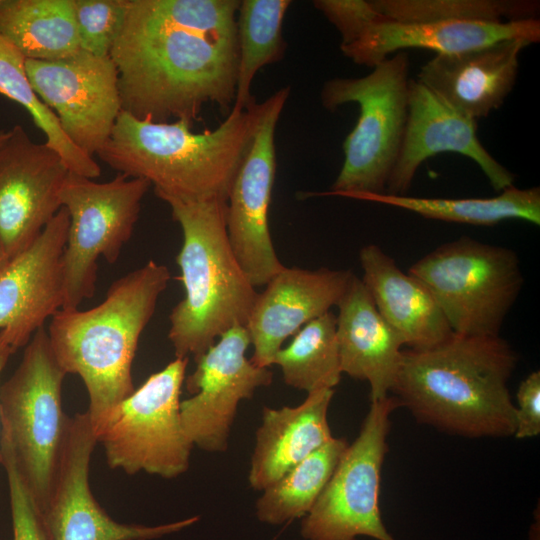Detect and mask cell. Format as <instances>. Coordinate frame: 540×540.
Listing matches in <instances>:
<instances>
[{
	"label": "cell",
	"instance_id": "obj_2",
	"mask_svg": "<svg viewBox=\"0 0 540 540\" xmlns=\"http://www.w3.org/2000/svg\"><path fill=\"white\" fill-rule=\"evenodd\" d=\"M518 356L498 336L452 333L424 349L403 350L391 392L422 424L466 438L514 435L508 381Z\"/></svg>",
	"mask_w": 540,
	"mask_h": 540
},
{
	"label": "cell",
	"instance_id": "obj_13",
	"mask_svg": "<svg viewBox=\"0 0 540 540\" xmlns=\"http://www.w3.org/2000/svg\"><path fill=\"white\" fill-rule=\"evenodd\" d=\"M96 444L88 412L70 417L48 497L39 508L48 540H153L199 520L194 516L147 526L113 519L97 502L89 484Z\"/></svg>",
	"mask_w": 540,
	"mask_h": 540
},
{
	"label": "cell",
	"instance_id": "obj_36",
	"mask_svg": "<svg viewBox=\"0 0 540 540\" xmlns=\"http://www.w3.org/2000/svg\"><path fill=\"white\" fill-rule=\"evenodd\" d=\"M15 351L11 344L9 335L5 330L0 331V375L12 353ZM1 462V453H0Z\"/></svg>",
	"mask_w": 540,
	"mask_h": 540
},
{
	"label": "cell",
	"instance_id": "obj_7",
	"mask_svg": "<svg viewBox=\"0 0 540 540\" xmlns=\"http://www.w3.org/2000/svg\"><path fill=\"white\" fill-rule=\"evenodd\" d=\"M66 375L42 327L0 386V431L38 508L48 497L70 419L62 405Z\"/></svg>",
	"mask_w": 540,
	"mask_h": 540
},
{
	"label": "cell",
	"instance_id": "obj_28",
	"mask_svg": "<svg viewBox=\"0 0 540 540\" xmlns=\"http://www.w3.org/2000/svg\"><path fill=\"white\" fill-rule=\"evenodd\" d=\"M347 446L344 438H331L264 489L255 505L258 520L281 525L303 518L321 494Z\"/></svg>",
	"mask_w": 540,
	"mask_h": 540
},
{
	"label": "cell",
	"instance_id": "obj_34",
	"mask_svg": "<svg viewBox=\"0 0 540 540\" xmlns=\"http://www.w3.org/2000/svg\"><path fill=\"white\" fill-rule=\"evenodd\" d=\"M313 5L338 30L341 45L353 43L373 25L385 21L370 1L315 0Z\"/></svg>",
	"mask_w": 540,
	"mask_h": 540
},
{
	"label": "cell",
	"instance_id": "obj_26",
	"mask_svg": "<svg viewBox=\"0 0 540 540\" xmlns=\"http://www.w3.org/2000/svg\"><path fill=\"white\" fill-rule=\"evenodd\" d=\"M343 197L390 205L446 222L492 226L507 219H520L540 224L539 187L520 189L513 185L492 198H426L387 193H352Z\"/></svg>",
	"mask_w": 540,
	"mask_h": 540
},
{
	"label": "cell",
	"instance_id": "obj_19",
	"mask_svg": "<svg viewBox=\"0 0 540 540\" xmlns=\"http://www.w3.org/2000/svg\"><path fill=\"white\" fill-rule=\"evenodd\" d=\"M354 274L350 270L283 267L258 293L245 325L251 362L269 368L283 342L337 306Z\"/></svg>",
	"mask_w": 540,
	"mask_h": 540
},
{
	"label": "cell",
	"instance_id": "obj_16",
	"mask_svg": "<svg viewBox=\"0 0 540 540\" xmlns=\"http://www.w3.org/2000/svg\"><path fill=\"white\" fill-rule=\"evenodd\" d=\"M69 169L17 124L0 147V241L10 260L28 249L62 207Z\"/></svg>",
	"mask_w": 540,
	"mask_h": 540
},
{
	"label": "cell",
	"instance_id": "obj_31",
	"mask_svg": "<svg viewBox=\"0 0 540 540\" xmlns=\"http://www.w3.org/2000/svg\"><path fill=\"white\" fill-rule=\"evenodd\" d=\"M374 9L386 21L506 22L535 18L538 1L530 0H374Z\"/></svg>",
	"mask_w": 540,
	"mask_h": 540
},
{
	"label": "cell",
	"instance_id": "obj_32",
	"mask_svg": "<svg viewBox=\"0 0 540 540\" xmlns=\"http://www.w3.org/2000/svg\"><path fill=\"white\" fill-rule=\"evenodd\" d=\"M81 50L109 56L126 19L128 0H73Z\"/></svg>",
	"mask_w": 540,
	"mask_h": 540
},
{
	"label": "cell",
	"instance_id": "obj_23",
	"mask_svg": "<svg viewBox=\"0 0 540 540\" xmlns=\"http://www.w3.org/2000/svg\"><path fill=\"white\" fill-rule=\"evenodd\" d=\"M362 282L378 312L409 349L434 346L453 331L429 289L375 244L359 252Z\"/></svg>",
	"mask_w": 540,
	"mask_h": 540
},
{
	"label": "cell",
	"instance_id": "obj_1",
	"mask_svg": "<svg viewBox=\"0 0 540 540\" xmlns=\"http://www.w3.org/2000/svg\"><path fill=\"white\" fill-rule=\"evenodd\" d=\"M237 0H128L110 51L122 111L193 125L204 105L232 108L238 67Z\"/></svg>",
	"mask_w": 540,
	"mask_h": 540
},
{
	"label": "cell",
	"instance_id": "obj_15",
	"mask_svg": "<svg viewBox=\"0 0 540 540\" xmlns=\"http://www.w3.org/2000/svg\"><path fill=\"white\" fill-rule=\"evenodd\" d=\"M250 344L246 327L235 326L195 360V370L185 379L193 396L180 402L181 423L193 446L224 452L240 402L272 383L269 368L246 358Z\"/></svg>",
	"mask_w": 540,
	"mask_h": 540
},
{
	"label": "cell",
	"instance_id": "obj_6",
	"mask_svg": "<svg viewBox=\"0 0 540 540\" xmlns=\"http://www.w3.org/2000/svg\"><path fill=\"white\" fill-rule=\"evenodd\" d=\"M410 57L399 51L358 78H333L321 90L328 110L346 103L359 106V117L343 143L344 161L327 192L385 193L402 144L407 114Z\"/></svg>",
	"mask_w": 540,
	"mask_h": 540
},
{
	"label": "cell",
	"instance_id": "obj_14",
	"mask_svg": "<svg viewBox=\"0 0 540 540\" xmlns=\"http://www.w3.org/2000/svg\"><path fill=\"white\" fill-rule=\"evenodd\" d=\"M25 70L67 137L90 156L97 154L122 111L118 72L110 56L80 49L58 60L25 59Z\"/></svg>",
	"mask_w": 540,
	"mask_h": 540
},
{
	"label": "cell",
	"instance_id": "obj_9",
	"mask_svg": "<svg viewBox=\"0 0 540 540\" xmlns=\"http://www.w3.org/2000/svg\"><path fill=\"white\" fill-rule=\"evenodd\" d=\"M187 364L188 358L175 357L92 425L109 467L165 479L188 470L194 446L180 418Z\"/></svg>",
	"mask_w": 540,
	"mask_h": 540
},
{
	"label": "cell",
	"instance_id": "obj_30",
	"mask_svg": "<svg viewBox=\"0 0 540 540\" xmlns=\"http://www.w3.org/2000/svg\"><path fill=\"white\" fill-rule=\"evenodd\" d=\"M25 57L0 35V95L21 105L45 135V144L56 151L70 172L95 179L101 168L63 132L55 113L38 97L25 70Z\"/></svg>",
	"mask_w": 540,
	"mask_h": 540
},
{
	"label": "cell",
	"instance_id": "obj_5",
	"mask_svg": "<svg viewBox=\"0 0 540 540\" xmlns=\"http://www.w3.org/2000/svg\"><path fill=\"white\" fill-rule=\"evenodd\" d=\"M160 199L183 234L176 262L185 296L169 315L168 339L176 358L195 361L226 331L246 325L258 293L230 246L227 200Z\"/></svg>",
	"mask_w": 540,
	"mask_h": 540
},
{
	"label": "cell",
	"instance_id": "obj_18",
	"mask_svg": "<svg viewBox=\"0 0 540 540\" xmlns=\"http://www.w3.org/2000/svg\"><path fill=\"white\" fill-rule=\"evenodd\" d=\"M69 228L64 207L0 275V331L16 350L62 308V256Z\"/></svg>",
	"mask_w": 540,
	"mask_h": 540
},
{
	"label": "cell",
	"instance_id": "obj_22",
	"mask_svg": "<svg viewBox=\"0 0 540 540\" xmlns=\"http://www.w3.org/2000/svg\"><path fill=\"white\" fill-rule=\"evenodd\" d=\"M337 307L336 337L341 372L367 381L371 401L384 399L396 380L403 342L380 315L356 275L352 276Z\"/></svg>",
	"mask_w": 540,
	"mask_h": 540
},
{
	"label": "cell",
	"instance_id": "obj_37",
	"mask_svg": "<svg viewBox=\"0 0 540 540\" xmlns=\"http://www.w3.org/2000/svg\"><path fill=\"white\" fill-rule=\"evenodd\" d=\"M10 262V259L5 253V250L3 248V245L0 241V275L3 273V271L6 269Z\"/></svg>",
	"mask_w": 540,
	"mask_h": 540
},
{
	"label": "cell",
	"instance_id": "obj_10",
	"mask_svg": "<svg viewBox=\"0 0 540 540\" xmlns=\"http://www.w3.org/2000/svg\"><path fill=\"white\" fill-rule=\"evenodd\" d=\"M150 186L145 179L120 173L110 181L96 182L69 171L61 190V204L69 215L61 309H76L94 295L98 258L117 261Z\"/></svg>",
	"mask_w": 540,
	"mask_h": 540
},
{
	"label": "cell",
	"instance_id": "obj_29",
	"mask_svg": "<svg viewBox=\"0 0 540 540\" xmlns=\"http://www.w3.org/2000/svg\"><path fill=\"white\" fill-rule=\"evenodd\" d=\"M336 322L332 312L323 314L304 325L291 343L277 352L273 365L281 368L287 385L307 393L338 385L342 372Z\"/></svg>",
	"mask_w": 540,
	"mask_h": 540
},
{
	"label": "cell",
	"instance_id": "obj_11",
	"mask_svg": "<svg viewBox=\"0 0 540 540\" xmlns=\"http://www.w3.org/2000/svg\"><path fill=\"white\" fill-rule=\"evenodd\" d=\"M398 407L394 396L371 401L358 436L301 520L300 534L305 540H357L359 536L395 540L381 518L379 491L390 415Z\"/></svg>",
	"mask_w": 540,
	"mask_h": 540
},
{
	"label": "cell",
	"instance_id": "obj_25",
	"mask_svg": "<svg viewBox=\"0 0 540 540\" xmlns=\"http://www.w3.org/2000/svg\"><path fill=\"white\" fill-rule=\"evenodd\" d=\"M0 35L26 59L58 60L80 50L73 0H0Z\"/></svg>",
	"mask_w": 540,
	"mask_h": 540
},
{
	"label": "cell",
	"instance_id": "obj_33",
	"mask_svg": "<svg viewBox=\"0 0 540 540\" xmlns=\"http://www.w3.org/2000/svg\"><path fill=\"white\" fill-rule=\"evenodd\" d=\"M0 453L8 483L12 540H48L40 510L18 469L9 440L1 432Z\"/></svg>",
	"mask_w": 540,
	"mask_h": 540
},
{
	"label": "cell",
	"instance_id": "obj_24",
	"mask_svg": "<svg viewBox=\"0 0 540 540\" xmlns=\"http://www.w3.org/2000/svg\"><path fill=\"white\" fill-rule=\"evenodd\" d=\"M333 395L334 389H321L295 407H263L248 476L254 490L263 491L333 438L328 423Z\"/></svg>",
	"mask_w": 540,
	"mask_h": 540
},
{
	"label": "cell",
	"instance_id": "obj_12",
	"mask_svg": "<svg viewBox=\"0 0 540 540\" xmlns=\"http://www.w3.org/2000/svg\"><path fill=\"white\" fill-rule=\"evenodd\" d=\"M289 96L284 87L261 103L260 116L227 198L230 246L251 284L265 286L284 266L273 246L268 213L276 172L275 130Z\"/></svg>",
	"mask_w": 540,
	"mask_h": 540
},
{
	"label": "cell",
	"instance_id": "obj_4",
	"mask_svg": "<svg viewBox=\"0 0 540 540\" xmlns=\"http://www.w3.org/2000/svg\"><path fill=\"white\" fill-rule=\"evenodd\" d=\"M169 280L168 268L149 260L113 282L97 306L60 309L51 317V349L66 374L81 378L92 425L135 390L132 365L139 339Z\"/></svg>",
	"mask_w": 540,
	"mask_h": 540
},
{
	"label": "cell",
	"instance_id": "obj_20",
	"mask_svg": "<svg viewBox=\"0 0 540 540\" xmlns=\"http://www.w3.org/2000/svg\"><path fill=\"white\" fill-rule=\"evenodd\" d=\"M531 43L509 39L466 51L439 54L418 81L459 114L476 120L498 109L512 91L521 51Z\"/></svg>",
	"mask_w": 540,
	"mask_h": 540
},
{
	"label": "cell",
	"instance_id": "obj_17",
	"mask_svg": "<svg viewBox=\"0 0 540 540\" xmlns=\"http://www.w3.org/2000/svg\"><path fill=\"white\" fill-rule=\"evenodd\" d=\"M476 130V120L459 114L425 85L411 79L405 132L385 193L405 195L420 165L444 152L473 160L496 191L513 186L514 174L485 149Z\"/></svg>",
	"mask_w": 540,
	"mask_h": 540
},
{
	"label": "cell",
	"instance_id": "obj_27",
	"mask_svg": "<svg viewBox=\"0 0 540 540\" xmlns=\"http://www.w3.org/2000/svg\"><path fill=\"white\" fill-rule=\"evenodd\" d=\"M290 0H242L236 26L238 67L235 99L229 112L239 113L254 100L250 87L256 73L264 66L279 61L286 44L282 24L291 5Z\"/></svg>",
	"mask_w": 540,
	"mask_h": 540
},
{
	"label": "cell",
	"instance_id": "obj_35",
	"mask_svg": "<svg viewBox=\"0 0 540 540\" xmlns=\"http://www.w3.org/2000/svg\"><path fill=\"white\" fill-rule=\"evenodd\" d=\"M514 437L533 438L540 434V372L530 373L519 385Z\"/></svg>",
	"mask_w": 540,
	"mask_h": 540
},
{
	"label": "cell",
	"instance_id": "obj_21",
	"mask_svg": "<svg viewBox=\"0 0 540 540\" xmlns=\"http://www.w3.org/2000/svg\"><path fill=\"white\" fill-rule=\"evenodd\" d=\"M509 39L540 41V21L536 18L490 23L436 21L398 23L382 21L359 39L341 45L343 55L359 65L375 67L399 51L421 48L436 55L452 54Z\"/></svg>",
	"mask_w": 540,
	"mask_h": 540
},
{
	"label": "cell",
	"instance_id": "obj_8",
	"mask_svg": "<svg viewBox=\"0 0 540 540\" xmlns=\"http://www.w3.org/2000/svg\"><path fill=\"white\" fill-rule=\"evenodd\" d=\"M408 273L431 292L453 333L498 336L523 285L517 254L467 236L438 246Z\"/></svg>",
	"mask_w": 540,
	"mask_h": 540
},
{
	"label": "cell",
	"instance_id": "obj_3",
	"mask_svg": "<svg viewBox=\"0 0 540 540\" xmlns=\"http://www.w3.org/2000/svg\"><path fill=\"white\" fill-rule=\"evenodd\" d=\"M260 111L254 100L202 132L184 120L157 123L121 111L97 155L118 173L147 180L159 198L227 200Z\"/></svg>",
	"mask_w": 540,
	"mask_h": 540
},
{
	"label": "cell",
	"instance_id": "obj_38",
	"mask_svg": "<svg viewBox=\"0 0 540 540\" xmlns=\"http://www.w3.org/2000/svg\"><path fill=\"white\" fill-rule=\"evenodd\" d=\"M10 134L9 130L0 129V147L4 144Z\"/></svg>",
	"mask_w": 540,
	"mask_h": 540
}]
</instances>
